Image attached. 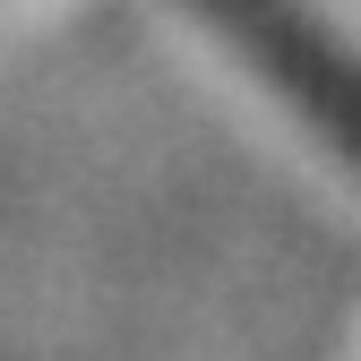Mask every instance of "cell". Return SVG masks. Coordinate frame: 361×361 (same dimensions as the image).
<instances>
[{
  "instance_id": "cell-1",
  "label": "cell",
  "mask_w": 361,
  "mask_h": 361,
  "mask_svg": "<svg viewBox=\"0 0 361 361\" xmlns=\"http://www.w3.org/2000/svg\"><path fill=\"white\" fill-rule=\"evenodd\" d=\"M190 9L215 18L224 35H233V52H241L267 86H284L293 112L361 172V69L293 9V0H190Z\"/></svg>"
}]
</instances>
